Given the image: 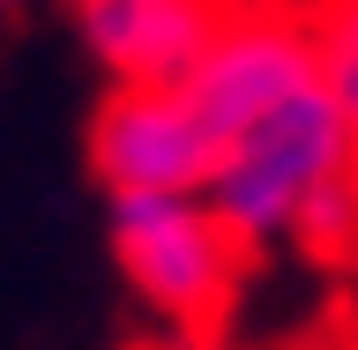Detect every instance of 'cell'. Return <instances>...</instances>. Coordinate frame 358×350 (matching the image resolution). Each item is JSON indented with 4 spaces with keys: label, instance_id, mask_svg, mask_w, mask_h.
Listing matches in <instances>:
<instances>
[{
    "label": "cell",
    "instance_id": "9",
    "mask_svg": "<svg viewBox=\"0 0 358 350\" xmlns=\"http://www.w3.org/2000/svg\"><path fill=\"white\" fill-rule=\"evenodd\" d=\"M306 8H313V0H306Z\"/></svg>",
    "mask_w": 358,
    "mask_h": 350
},
{
    "label": "cell",
    "instance_id": "8",
    "mask_svg": "<svg viewBox=\"0 0 358 350\" xmlns=\"http://www.w3.org/2000/svg\"><path fill=\"white\" fill-rule=\"evenodd\" d=\"M15 8H22V0H0V15H15Z\"/></svg>",
    "mask_w": 358,
    "mask_h": 350
},
{
    "label": "cell",
    "instance_id": "5",
    "mask_svg": "<svg viewBox=\"0 0 358 350\" xmlns=\"http://www.w3.org/2000/svg\"><path fill=\"white\" fill-rule=\"evenodd\" d=\"M231 0H67L75 45L112 82H187Z\"/></svg>",
    "mask_w": 358,
    "mask_h": 350
},
{
    "label": "cell",
    "instance_id": "3",
    "mask_svg": "<svg viewBox=\"0 0 358 350\" xmlns=\"http://www.w3.org/2000/svg\"><path fill=\"white\" fill-rule=\"evenodd\" d=\"M321 82V45H313V8L306 0H231L217 38L187 67V97L209 119V134H239L262 112L291 105L299 89Z\"/></svg>",
    "mask_w": 358,
    "mask_h": 350
},
{
    "label": "cell",
    "instance_id": "6",
    "mask_svg": "<svg viewBox=\"0 0 358 350\" xmlns=\"http://www.w3.org/2000/svg\"><path fill=\"white\" fill-rule=\"evenodd\" d=\"M313 45H321V89L358 134V0H313Z\"/></svg>",
    "mask_w": 358,
    "mask_h": 350
},
{
    "label": "cell",
    "instance_id": "1",
    "mask_svg": "<svg viewBox=\"0 0 358 350\" xmlns=\"http://www.w3.org/2000/svg\"><path fill=\"white\" fill-rule=\"evenodd\" d=\"M336 187H358V134L336 112V97L313 82L291 105L262 112L254 127L224 134L201 194L239 231L246 254H276V246H299V224Z\"/></svg>",
    "mask_w": 358,
    "mask_h": 350
},
{
    "label": "cell",
    "instance_id": "7",
    "mask_svg": "<svg viewBox=\"0 0 358 350\" xmlns=\"http://www.w3.org/2000/svg\"><path fill=\"white\" fill-rule=\"evenodd\" d=\"M336 321H343V335H351V350H358V239H351V254L336 261Z\"/></svg>",
    "mask_w": 358,
    "mask_h": 350
},
{
    "label": "cell",
    "instance_id": "2",
    "mask_svg": "<svg viewBox=\"0 0 358 350\" xmlns=\"http://www.w3.org/2000/svg\"><path fill=\"white\" fill-rule=\"evenodd\" d=\"M112 268L164 328H209L246 284L239 231L209 209V194H105Z\"/></svg>",
    "mask_w": 358,
    "mask_h": 350
},
{
    "label": "cell",
    "instance_id": "4",
    "mask_svg": "<svg viewBox=\"0 0 358 350\" xmlns=\"http://www.w3.org/2000/svg\"><path fill=\"white\" fill-rule=\"evenodd\" d=\"M90 172L105 194H201L217 134L179 82H112L90 119Z\"/></svg>",
    "mask_w": 358,
    "mask_h": 350
}]
</instances>
